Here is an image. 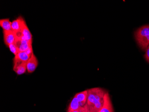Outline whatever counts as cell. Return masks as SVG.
Returning a JSON list of instances; mask_svg holds the SVG:
<instances>
[{
  "mask_svg": "<svg viewBox=\"0 0 149 112\" xmlns=\"http://www.w3.org/2000/svg\"><path fill=\"white\" fill-rule=\"evenodd\" d=\"M8 48L10 49V51L15 55V56H16L19 53V50H18V48L17 46L15 44H10L8 46Z\"/></svg>",
  "mask_w": 149,
  "mask_h": 112,
  "instance_id": "14",
  "label": "cell"
},
{
  "mask_svg": "<svg viewBox=\"0 0 149 112\" xmlns=\"http://www.w3.org/2000/svg\"><path fill=\"white\" fill-rule=\"evenodd\" d=\"M145 58L146 61L149 63V45L146 50V53L144 56Z\"/></svg>",
  "mask_w": 149,
  "mask_h": 112,
  "instance_id": "16",
  "label": "cell"
},
{
  "mask_svg": "<svg viewBox=\"0 0 149 112\" xmlns=\"http://www.w3.org/2000/svg\"><path fill=\"white\" fill-rule=\"evenodd\" d=\"M3 34L4 43L7 47L15 42L17 39L16 36L12 31H3Z\"/></svg>",
  "mask_w": 149,
  "mask_h": 112,
  "instance_id": "4",
  "label": "cell"
},
{
  "mask_svg": "<svg viewBox=\"0 0 149 112\" xmlns=\"http://www.w3.org/2000/svg\"><path fill=\"white\" fill-rule=\"evenodd\" d=\"M38 64L37 58L33 54L28 61L27 62V71L29 73H32L36 70Z\"/></svg>",
  "mask_w": 149,
  "mask_h": 112,
  "instance_id": "7",
  "label": "cell"
},
{
  "mask_svg": "<svg viewBox=\"0 0 149 112\" xmlns=\"http://www.w3.org/2000/svg\"><path fill=\"white\" fill-rule=\"evenodd\" d=\"M87 104L90 112H99L102 107L106 92L100 87L88 89Z\"/></svg>",
  "mask_w": 149,
  "mask_h": 112,
  "instance_id": "1",
  "label": "cell"
},
{
  "mask_svg": "<svg viewBox=\"0 0 149 112\" xmlns=\"http://www.w3.org/2000/svg\"><path fill=\"white\" fill-rule=\"evenodd\" d=\"M67 112H90V111H89V107L88 106L87 104L86 103L84 106L82 107L80 109H78V110Z\"/></svg>",
  "mask_w": 149,
  "mask_h": 112,
  "instance_id": "15",
  "label": "cell"
},
{
  "mask_svg": "<svg viewBox=\"0 0 149 112\" xmlns=\"http://www.w3.org/2000/svg\"><path fill=\"white\" fill-rule=\"evenodd\" d=\"M82 106H80L79 102L77 99V97L74 96L73 98L71 103L69 104L68 106V109L67 112H71V111H76L80 109Z\"/></svg>",
  "mask_w": 149,
  "mask_h": 112,
  "instance_id": "11",
  "label": "cell"
},
{
  "mask_svg": "<svg viewBox=\"0 0 149 112\" xmlns=\"http://www.w3.org/2000/svg\"><path fill=\"white\" fill-rule=\"evenodd\" d=\"M15 34L17 39H24L32 42V35L25 23L21 32Z\"/></svg>",
  "mask_w": 149,
  "mask_h": 112,
  "instance_id": "3",
  "label": "cell"
},
{
  "mask_svg": "<svg viewBox=\"0 0 149 112\" xmlns=\"http://www.w3.org/2000/svg\"><path fill=\"white\" fill-rule=\"evenodd\" d=\"M99 112H114L110 96L108 92H106L104 95L103 105Z\"/></svg>",
  "mask_w": 149,
  "mask_h": 112,
  "instance_id": "5",
  "label": "cell"
},
{
  "mask_svg": "<svg viewBox=\"0 0 149 112\" xmlns=\"http://www.w3.org/2000/svg\"><path fill=\"white\" fill-rule=\"evenodd\" d=\"M30 56L27 54L26 52H19L16 56H15L13 60L21 62H27L29 60Z\"/></svg>",
  "mask_w": 149,
  "mask_h": 112,
  "instance_id": "12",
  "label": "cell"
},
{
  "mask_svg": "<svg viewBox=\"0 0 149 112\" xmlns=\"http://www.w3.org/2000/svg\"><path fill=\"white\" fill-rule=\"evenodd\" d=\"M135 37L140 48L146 50L149 45V25L139 28L135 32Z\"/></svg>",
  "mask_w": 149,
  "mask_h": 112,
  "instance_id": "2",
  "label": "cell"
},
{
  "mask_svg": "<svg viewBox=\"0 0 149 112\" xmlns=\"http://www.w3.org/2000/svg\"><path fill=\"white\" fill-rule=\"evenodd\" d=\"M75 96L78 100L80 106L82 107L84 106L87 103V100H88V90L79 92L76 94Z\"/></svg>",
  "mask_w": 149,
  "mask_h": 112,
  "instance_id": "10",
  "label": "cell"
},
{
  "mask_svg": "<svg viewBox=\"0 0 149 112\" xmlns=\"http://www.w3.org/2000/svg\"><path fill=\"white\" fill-rule=\"evenodd\" d=\"M25 20L22 16H19L15 20L12 22V29L15 33L21 32L23 25L25 24Z\"/></svg>",
  "mask_w": 149,
  "mask_h": 112,
  "instance_id": "6",
  "label": "cell"
},
{
  "mask_svg": "<svg viewBox=\"0 0 149 112\" xmlns=\"http://www.w3.org/2000/svg\"><path fill=\"white\" fill-rule=\"evenodd\" d=\"M0 26L2 28L3 31H11L12 22L9 18L1 19L0 20Z\"/></svg>",
  "mask_w": 149,
  "mask_h": 112,
  "instance_id": "13",
  "label": "cell"
},
{
  "mask_svg": "<svg viewBox=\"0 0 149 112\" xmlns=\"http://www.w3.org/2000/svg\"><path fill=\"white\" fill-rule=\"evenodd\" d=\"M15 43L17 46L19 52H25L29 48L32 47V42L24 39H17Z\"/></svg>",
  "mask_w": 149,
  "mask_h": 112,
  "instance_id": "8",
  "label": "cell"
},
{
  "mask_svg": "<svg viewBox=\"0 0 149 112\" xmlns=\"http://www.w3.org/2000/svg\"><path fill=\"white\" fill-rule=\"evenodd\" d=\"M13 70L17 75L24 74L27 70V62L13 64Z\"/></svg>",
  "mask_w": 149,
  "mask_h": 112,
  "instance_id": "9",
  "label": "cell"
}]
</instances>
